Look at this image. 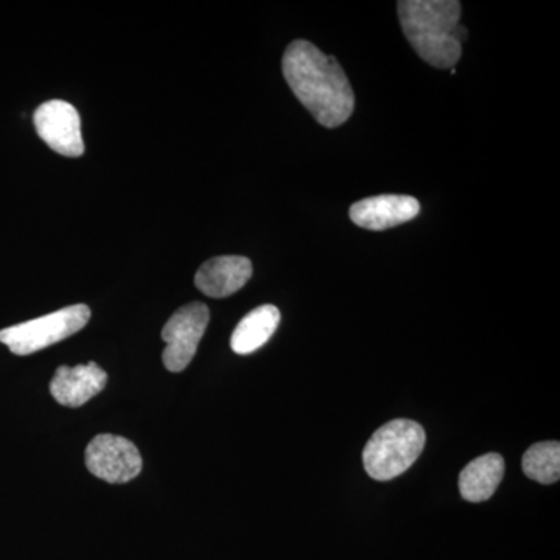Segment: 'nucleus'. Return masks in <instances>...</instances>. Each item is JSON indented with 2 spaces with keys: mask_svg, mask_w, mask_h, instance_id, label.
<instances>
[{
  "mask_svg": "<svg viewBox=\"0 0 560 560\" xmlns=\"http://www.w3.org/2000/svg\"><path fill=\"white\" fill-rule=\"evenodd\" d=\"M250 276H253V264L246 257H213L202 264L195 275V285L206 296L221 300L242 290Z\"/></svg>",
  "mask_w": 560,
  "mask_h": 560,
  "instance_id": "nucleus-10",
  "label": "nucleus"
},
{
  "mask_svg": "<svg viewBox=\"0 0 560 560\" xmlns=\"http://www.w3.org/2000/svg\"><path fill=\"white\" fill-rule=\"evenodd\" d=\"M90 319L91 311L88 305H70L40 318L0 330V342H3L14 355H32L38 350L72 337L83 329Z\"/></svg>",
  "mask_w": 560,
  "mask_h": 560,
  "instance_id": "nucleus-4",
  "label": "nucleus"
},
{
  "mask_svg": "<svg viewBox=\"0 0 560 560\" xmlns=\"http://www.w3.org/2000/svg\"><path fill=\"white\" fill-rule=\"evenodd\" d=\"M86 467L103 481L124 485L135 480L142 470V456L127 438L98 434L88 445Z\"/></svg>",
  "mask_w": 560,
  "mask_h": 560,
  "instance_id": "nucleus-6",
  "label": "nucleus"
},
{
  "mask_svg": "<svg viewBox=\"0 0 560 560\" xmlns=\"http://www.w3.org/2000/svg\"><path fill=\"white\" fill-rule=\"evenodd\" d=\"M108 382V374L91 361L75 368L60 366L50 382V393L62 407H83L101 394Z\"/></svg>",
  "mask_w": 560,
  "mask_h": 560,
  "instance_id": "nucleus-9",
  "label": "nucleus"
},
{
  "mask_svg": "<svg viewBox=\"0 0 560 560\" xmlns=\"http://www.w3.org/2000/svg\"><path fill=\"white\" fill-rule=\"evenodd\" d=\"M425 440V430L415 420H390L368 441L363 452L364 470L372 480H393L418 460Z\"/></svg>",
  "mask_w": 560,
  "mask_h": 560,
  "instance_id": "nucleus-3",
  "label": "nucleus"
},
{
  "mask_svg": "<svg viewBox=\"0 0 560 560\" xmlns=\"http://www.w3.org/2000/svg\"><path fill=\"white\" fill-rule=\"evenodd\" d=\"M283 77L315 120L323 127L346 124L355 108V95L340 62L308 40H293L282 60Z\"/></svg>",
  "mask_w": 560,
  "mask_h": 560,
  "instance_id": "nucleus-1",
  "label": "nucleus"
},
{
  "mask_svg": "<svg viewBox=\"0 0 560 560\" xmlns=\"http://www.w3.org/2000/svg\"><path fill=\"white\" fill-rule=\"evenodd\" d=\"M523 471L540 485H552L560 477V445L558 441L539 442L523 455Z\"/></svg>",
  "mask_w": 560,
  "mask_h": 560,
  "instance_id": "nucleus-13",
  "label": "nucleus"
},
{
  "mask_svg": "<svg viewBox=\"0 0 560 560\" xmlns=\"http://www.w3.org/2000/svg\"><path fill=\"white\" fill-rule=\"evenodd\" d=\"M420 202L408 195H381L350 206V220L370 231H385L415 220Z\"/></svg>",
  "mask_w": 560,
  "mask_h": 560,
  "instance_id": "nucleus-8",
  "label": "nucleus"
},
{
  "mask_svg": "<svg viewBox=\"0 0 560 560\" xmlns=\"http://www.w3.org/2000/svg\"><path fill=\"white\" fill-rule=\"evenodd\" d=\"M280 323V312L267 304L254 308L238 323L231 337V348L238 355H249L270 341Z\"/></svg>",
  "mask_w": 560,
  "mask_h": 560,
  "instance_id": "nucleus-12",
  "label": "nucleus"
},
{
  "mask_svg": "<svg viewBox=\"0 0 560 560\" xmlns=\"http://www.w3.org/2000/svg\"><path fill=\"white\" fill-rule=\"evenodd\" d=\"M210 318L209 308L202 302H191L173 313L162 329L165 349L164 366L171 372H183L197 353Z\"/></svg>",
  "mask_w": 560,
  "mask_h": 560,
  "instance_id": "nucleus-5",
  "label": "nucleus"
},
{
  "mask_svg": "<svg viewBox=\"0 0 560 560\" xmlns=\"http://www.w3.org/2000/svg\"><path fill=\"white\" fill-rule=\"evenodd\" d=\"M504 475V459L499 453L478 456L459 475V492L470 503H481L495 493Z\"/></svg>",
  "mask_w": 560,
  "mask_h": 560,
  "instance_id": "nucleus-11",
  "label": "nucleus"
},
{
  "mask_svg": "<svg viewBox=\"0 0 560 560\" xmlns=\"http://www.w3.org/2000/svg\"><path fill=\"white\" fill-rule=\"evenodd\" d=\"M36 132L61 156L80 158L84 153L79 110L68 102L43 103L33 114Z\"/></svg>",
  "mask_w": 560,
  "mask_h": 560,
  "instance_id": "nucleus-7",
  "label": "nucleus"
},
{
  "mask_svg": "<svg viewBox=\"0 0 560 560\" xmlns=\"http://www.w3.org/2000/svg\"><path fill=\"white\" fill-rule=\"evenodd\" d=\"M397 5L401 31L416 54L433 68H455L467 39L458 0H401Z\"/></svg>",
  "mask_w": 560,
  "mask_h": 560,
  "instance_id": "nucleus-2",
  "label": "nucleus"
}]
</instances>
